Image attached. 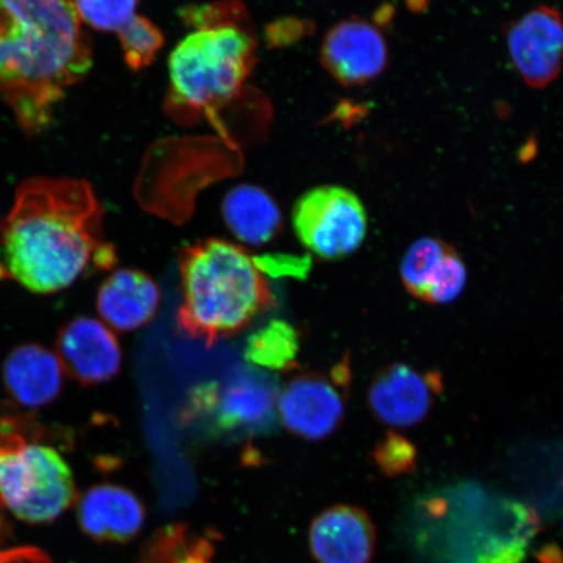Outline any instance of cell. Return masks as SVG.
<instances>
[{
    "label": "cell",
    "instance_id": "cell-17",
    "mask_svg": "<svg viewBox=\"0 0 563 563\" xmlns=\"http://www.w3.org/2000/svg\"><path fill=\"white\" fill-rule=\"evenodd\" d=\"M222 214L239 241L255 246L273 241L284 222L276 201L255 186L231 189L222 202Z\"/></svg>",
    "mask_w": 563,
    "mask_h": 563
},
{
    "label": "cell",
    "instance_id": "cell-24",
    "mask_svg": "<svg viewBox=\"0 0 563 563\" xmlns=\"http://www.w3.org/2000/svg\"><path fill=\"white\" fill-rule=\"evenodd\" d=\"M46 428L33 420L30 415L13 411L11 407H0V442L25 440L44 443Z\"/></svg>",
    "mask_w": 563,
    "mask_h": 563
},
{
    "label": "cell",
    "instance_id": "cell-25",
    "mask_svg": "<svg viewBox=\"0 0 563 563\" xmlns=\"http://www.w3.org/2000/svg\"><path fill=\"white\" fill-rule=\"evenodd\" d=\"M258 271L273 277H305L311 269V258L292 255H264L253 257Z\"/></svg>",
    "mask_w": 563,
    "mask_h": 563
},
{
    "label": "cell",
    "instance_id": "cell-15",
    "mask_svg": "<svg viewBox=\"0 0 563 563\" xmlns=\"http://www.w3.org/2000/svg\"><path fill=\"white\" fill-rule=\"evenodd\" d=\"M66 373L55 352L37 343L21 344L7 356L2 378L12 402L38 410L54 402L63 389Z\"/></svg>",
    "mask_w": 563,
    "mask_h": 563
},
{
    "label": "cell",
    "instance_id": "cell-21",
    "mask_svg": "<svg viewBox=\"0 0 563 563\" xmlns=\"http://www.w3.org/2000/svg\"><path fill=\"white\" fill-rule=\"evenodd\" d=\"M74 4L81 23L118 33L136 16L139 0H74Z\"/></svg>",
    "mask_w": 563,
    "mask_h": 563
},
{
    "label": "cell",
    "instance_id": "cell-5",
    "mask_svg": "<svg viewBox=\"0 0 563 563\" xmlns=\"http://www.w3.org/2000/svg\"><path fill=\"white\" fill-rule=\"evenodd\" d=\"M76 501L67 462L41 442H0V509L26 523L53 522Z\"/></svg>",
    "mask_w": 563,
    "mask_h": 563
},
{
    "label": "cell",
    "instance_id": "cell-12",
    "mask_svg": "<svg viewBox=\"0 0 563 563\" xmlns=\"http://www.w3.org/2000/svg\"><path fill=\"white\" fill-rule=\"evenodd\" d=\"M55 349L66 375L84 386L109 382L122 367V349L115 333L90 317H77L62 327Z\"/></svg>",
    "mask_w": 563,
    "mask_h": 563
},
{
    "label": "cell",
    "instance_id": "cell-3",
    "mask_svg": "<svg viewBox=\"0 0 563 563\" xmlns=\"http://www.w3.org/2000/svg\"><path fill=\"white\" fill-rule=\"evenodd\" d=\"M181 305L176 325L189 340L213 346L277 307L276 297L253 257L221 239L189 244L179 255Z\"/></svg>",
    "mask_w": 563,
    "mask_h": 563
},
{
    "label": "cell",
    "instance_id": "cell-9",
    "mask_svg": "<svg viewBox=\"0 0 563 563\" xmlns=\"http://www.w3.org/2000/svg\"><path fill=\"white\" fill-rule=\"evenodd\" d=\"M506 42L514 68L532 89H545L563 67V19L553 7L539 5L510 24Z\"/></svg>",
    "mask_w": 563,
    "mask_h": 563
},
{
    "label": "cell",
    "instance_id": "cell-8",
    "mask_svg": "<svg viewBox=\"0 0 563 563\" xmlns=\"http://www.w3.org/2000/svg\"><path fill=\"white\" fill-rule=\"evenodd\" d=\"M349 365H336L332 379L319 373L294 377L279 390L278 417L298 438L319 441L329 438L344 417V398L338 387L347 386Z\"/></svg>",
    "mask_w": 563,
    "mask_h": 563
},
{
    "label": "cell",
    "instance_id": "cell-26",
    "mask_svg": "<svg viewBox=\"0 0 563 563\" xmlns=\"http://www.w3.org/2000/svg\"><path fill=\"white\" fill-rule=\"evenodd\" d=\"M0 563H52V560L38 548L23 547L0 551Z\"/></svg>",
    "mask_w": 563,
    "mask_h": 563
},
{
    "label": "cell",
    "instance_id": "cell-4",
    "mask_svg": "<svg viewBox=\"0 0 563 563\" xmlns=\"http://www.w3.org/2000/svg\"><path fill=\"white\" fill-rule=\"evenodd\" d=\"M255 42L241 27H199L183 38L168 59L176 100L206 108L235 95L249 76Z\"/></svg>",
    "mask_w": 563,
    "mask_h": 563
},
{
    "label": "cell",
    "instance_id": "cell-23",
    "mask_svg": "<svg viewBox=\"0 0 563 563\" xmlns=\"http://www.w3.org/2000/svg\"><path fill=\"white\" fill-rule=\"evenodd\" d=\"M467 284V266L455 249L449 252L443 262L438 279L429 288L426 302L429 305H448L460 298Z\"/></svg>",
    "mask_w": 563,
    "mask_h": 563
},
{
    "label": "cell",
    "instance_id": "cell-13",
    "mask_svg": "<svg viewBox=\"0 0 563 563\" xmlns=\"http://www.w3.org/2000/svg\"><path fill=\"white\" fill-rule=\"evenodd\" d=\"M308 543L317 563H369L375 554L376 528L367 511L336 505L314 518Z\"/></svg>",
    "mask_w": 563,
    "mask_h": 563
},
{
    "label": "cell",
    "instance_id": "cell-6",
    "mask_svg": "<svg viewBox=\"0 0 563 563\" xmlns=\"http://www.w3.org/2000/svg\"><path fill=\"white\" fill-rule=\"evenodd\" d=\"M292 227L300 243L313 255L340 260L358 250L367 236V210L350 189L320 186L295 202Z\"/></svg>",
    "mask_w": 563,
    "mask_h": 563
},
{
    "label": "cell",
    "instance_id": "cell-28",
    "mask_svg": "<svg viewBox=\"0 0 563 563\" xmlns=\"http://www.w3.org/2000/svg\"><path fill=\"white\" fill-rule=\"evenodd\" d=\"M11 526L9 520L5 519L2 509H0V544L3 543L7 539L10 538Z\"/></svg>",
    "mask_w": 563,
    "mask_h": 563
},
{
    "label": "cell",
    "instance_id": "cell-7",
    "mask_svg": "<svg viewBox=\"0 0 563 563\" xmlns=\"http://www.w3.org/2000/svg\"><path fill=\"white\" fill-rule=\"evenodd\" d=\"M279 390L266 372L244 368L222 384L199 387L191 408L194 415L209 413L223 432L262 433L276 426Z\"/></svg>",
    "mask_w": 563,
    "mask_h": 563
},
{
    "label": "cell",
    "instance_id": "cell-16",
    "mask_svg": "<svg viewBox=\"0 0 563 563\" xmlns=\"http://www.w3.org/2000/svg\"><path fill=\"white\" fill-rule=\"evenodd\" d=\"M159 288L147 274L122 269L112 273L97 294V311L117 332H133L157 313Z\"/></svg>",
    "mask_w": 563,
    "mask_h": 563
},
{
    "label": "cell",
    "instance_id": "cell-18",
    "mask_svg": "<svg viewBox=\"0 0 563 563\" xmlns=\"http://www.w3.org/2000/svg\"><path fill=\"white\" fill-rule=\"evenodd\" d=\"M299 349L297 329L285 320L274 319L249 336L244 357L252 367L276 372L292 371L298 368Z\"/></svg>",
    "mask_w": 563,
    "mask_h": 563
},
{
    "label": "cell",
    "instance_id": "cell-11",
    "mask_svg": "<svg viewBox=\"0 0 563 563\" xmlns=\"http://www.w3.org/2000/svg\"><path fill=\"white\" fill-rule=\"evenodd\" d=\"M322 63L344 87H363L384 74L389 51L382 31L367 20L336 24L322 45Z\"/></svg>",
    "mask_w": 563,
    "mask_h": 563
},
{
    "label": "cell",
    "instance_id": "cell-20",
    "mask_svg": "<svg viewBox=\"0 0 563 563\" xmlns=\"http://www.w3.org/2000/svg\"><path fill=\"white\" fill-rule=\"evenodd\" d=\"M126 65L141 69L151 65L164 45V35L152 21L136 15L118 32Z\"/></svg>",
    "mask_w": 563,
    "mask_h": 563
},
{
    "label": "cell",
    "instance_id": "cell-1",
    "mask_svg": "<svg viewBox=\"0 0 563 563\" xmlns=\"http://www.w3.org/2000/svg\"><path fill=\"white\" fill-rule=\"evenodd\" d=\"M103 208L88 181L31 178L0 224V279L35 294L65 290L90 264L111 269L114 246L104 242Z\"/></svg>",
    "mask_w": 563,
    "mask_h": 563
},
{
    "label": "cell",
    "instance_id": "cell-19",
    "mask_svg": "<svg viewBox=\"0 0 563 563\" xmlns=\"http://www.w3.org/2000/svg\"><path fill=\"white\" fill-rule=\"evenodd\" d=\"M452 249V245L438 238H422L415 242L400 264V278L407 292L424 301Z\"/></svg>",
    "mask_w": 563,
    "mask_h": 563
},
{
    "label": "cell",
    "instance_id": "cell-22",
    "mask_svg": "<svg viewBox=\"0 0 563 563\" xmlns=\"http://www.w3.org/2000/svg\"><path fill=\"white\" fill-rule=\"evenodd\" d=\"M376 466L387 477L415 473L418 468V449L410 440L394 431H387L372 454Z\"/></svg>",
    "mask_w": 563,
    "mask_h": 563
},
{
    "label": "cell",
    "instance_id": "cell-27",
    "mask_svg": "<svg viewBox=\"0 0 563 563\" xmlns=\"http://www.w3.org/2000/svg\"><path fill=\"white\" fill-rule=\"evenodd\" d=\"M539 563H563V551L559 544L549 543L534 552Z\"/></svg>",
    "mask_w": 563,
    "mask_h": 563
},
{
    "label": "cell",
    "instance_id": "cell-14",
    "mask_svg": "<svg viewBox=\"0 0 563 563\" xmlns=\"http://www.w3.org/2000/svg\"><path fill=\"white\" fill-rule=\"evenodd\" d=\"M146 510L130 489L100 484L88 489L77 504V519L84 533L98 543H126L143 528Z\"/></svg>",
    "mask_w": 563,
    "mask_h": 563
},
{
    "label": "cell",
    "instance_id": "cell-2",
    "mask_svg": "<svg viewBox=\"0 0 563 563\" xmlns=\"http://www.w3.org/2000/svg\"><path fill=\"white\" fill-rule=\"evenodd\" d=\"M81 24L74 0H0V101L26 135L51 125L93 66Z\"/></svg>",
    "mask_w": 563,
    "mask_h": 563
},
{
    "label": "cell",
    "instance_id": "cell-10",
    "mask_svg": "<svg viewBox=\"0 0 563 563\" xmlns=\"http://www.w3.org/2000/svg\"><path fill=\"white\" fill-rule=\"evenodd\" d=\"M442 386L439 372H420L399 363L387 365L369 386L368 405L386 426L413 427L431 412Z\"/></svg>",
    "mask_w": 563,
    "mask_h": 563
}]
</instances>
